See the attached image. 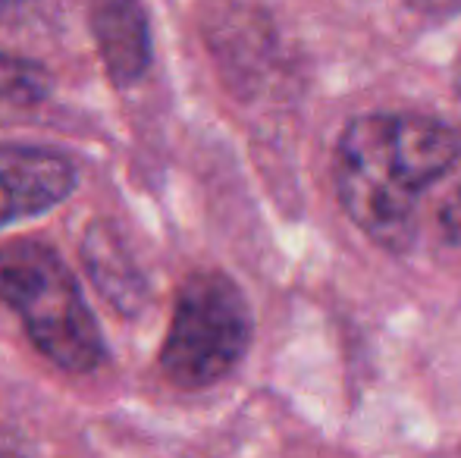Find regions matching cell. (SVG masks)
<instances>
[{"instance_id":"1","label":"cell","mask_w":461,"mask_h":458,"mask_svg":"<svg viewBox=\"0 0 461 458\" xmlns=\"http://www.w3.org/2000/svg\"><path fill=\"white\" fill-rule=\"evenodd\" d=\"M461 164V132L418 113H365L336 145V195L380 248L408 251L420 195Z\"/></svg>"},{"instance_id":"2","label":"cell","mask_w":461,"mask_h":458,"mask_svg":"<svg viewBox=\"0 0 461 458\" xmlns=\"http://www.w3.org/2000/svg\"><path fill=\"white\" fill-rule=\"evenodd\" d=\"M0 301L16 311L38 352L67 373H92L107 358L86 292L60 251L38 238L0 245Z\"/></svg>"},{"instance_id":"3","label":"cell","mask_w":461,"mask_h":458,"mask_svg":"<svg viewBox=\"0 0 461 458\" xmlns=\"http://www.w3.org/2000/svg\"><path fill=\"white\" fill-rule=\"evenodd\" d=\"M251 308L220 270L192 274L179 286L160 371L179 390H204L236 371L251 346Z\"/></svg>"},{"instance_id":"4","label":"cell","mask_w":461,"mask_h":458,"mask_svg":"<svg viewBox=\"0 0 461 458\" xmlns=\"http://www.w3.org/2000/svg\"><path fill=\"white\" fill-rule=\"evenodd\" d=\"M76 189V166L63 154L32 145H0V229L32 220Z\"/></svg>"},{"instance_id":"5","label":"cell","mask_w":461,"mask_h":458,"mask_svg":"<svg viewBox=\"0 0 461 458\" xmlns=\"http://www.w3.org/2000/svg\"><path fill=\"white\" fill-rule=\"evenodd\" d=\"M95 44L116 85H132L151 67V31L141 0H95Z\"/></svg>"},{"instance_id":"6","label":"cell","mask_w":461,"mask_h":458,"mask_svg":"<svg viewBox=\"0 0 461 458\" xmlns=\"http://www.w3.org/2000/svg\"><path fill=\"white\" fill-rule=\"evenodd\" d=\"M86 257L110 264V270L97 267V270H88V274L95 276L97 289H101L113 305H122V311H135V305L141 301V280H139V274H135L132 261L120 251L116 236L92 229L86 238Z\"/></svg>"},{"instance_id":"7","label":"cell","mask_w":461,"mask_h":458,"mask_svg":"<svg viewBox=\"0 0 461 458\" xmlns=\"http://www.w3.org/2000/svg\"><path fill=\"white\" fill-rule=\"evenodd\" d=\"M50 94V73L35 60L0 50V120L44 104Z\"/></svg>"},{"instance_id":"8","label":"cell","mask_w":461,"mask_h":458,"mask_svg":"<svg viewBox=\"0 0 461 458\" xmlns=\"http://www.w3.org/2000/svg\"><path fill=\"white\" fill-rule=\"evenodd\" d=\"M439 220H443L446 236H449L456 245H461V189L449 198V202H446V208H443V214H439Z\"/></svg>"},{"instance_id":"9","label":"cell","mask_w":461,"mask_h":458,"mask_svg":"<svg viewBox=\"0 0 461 458\" xmlns=\"http://www.w3.org/2000/svg\"><path fill=\"white\" fill-rule=\"evenodd\" d=\"M408 6L430 19H443V16H452V13L461 10V0H408Z\"/></svg>"},{"instance_id":"10","label":"cell","mask_w":461,"mask_h":458,"mask_svg":"<svg viewBox=\"0 0 461 458\" xmlns=\"http://www.w3.org/2000/svg\"><path fill=\"white\" fill-rule=\"evenodd\" d=\"M35 0H0V19H16L23 16Z\"/></svg>"},{"instance_id":"11","label":"cell","mask_w":461,"mask_h":458,"mask_svg":"<svg viewBox=\"0 0 461 458\" xmlns=\"http://www.w3.org/2000/svg\"><path fill=\"white\" fill-rule=\"evenodd\" d=\"M456 98H458V104H461V69H458V76H456Z\"/></svg>"}]
</instances>
